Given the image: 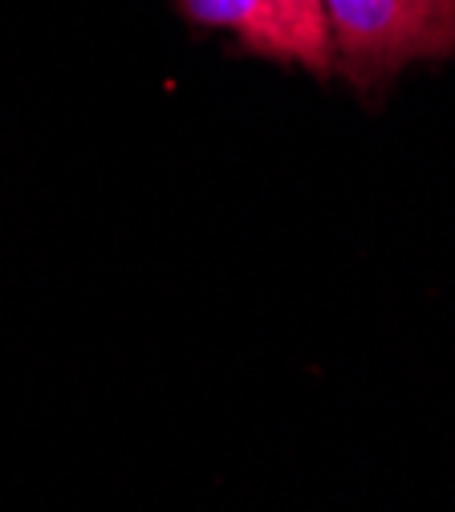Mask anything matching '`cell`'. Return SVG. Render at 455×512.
<instances>
[{
    "label": "cell",
    "instance_id": "obj_1",
    "mask_svg": "<svg viewBox=\"0 0 455 512\" xmlns=\"http://www.w3.org/2000/svg\"><path fill=\"white\" fill-rule=\"evenodd\" d=\"M334 57L354 82L399 74L407 61L455 49V0H321Z\"/></svg>",
    "mask_w": 455,
    "mask_h": 512
},
{
    "label": "cell",
    "instance_id": "obj_2",
    "mask_svg": "<svg viewBox=\"0 0 455 512\" xmlns=\"http://www.w3.org/2000/svg\"><path fill=\"white\" fill-rule=\"evenodd\" d=\"M195 29L232 33L248 53L330 78L338 57L321 0H175Z\"/></svg>",
    "mask_w": 455,
    "mask_h": 512
}]
</instances>
